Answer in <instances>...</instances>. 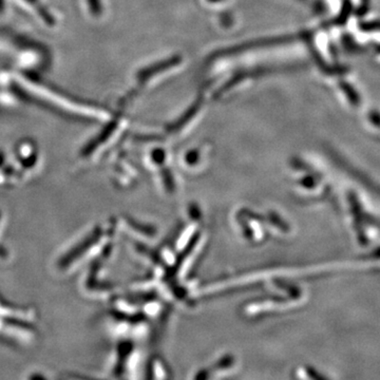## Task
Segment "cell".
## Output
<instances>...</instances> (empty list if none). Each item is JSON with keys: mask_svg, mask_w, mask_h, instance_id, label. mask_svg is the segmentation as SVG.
<instances>
[{"mask_svg": "<svg viewBox=\"0 0 380 380\" xmlns=\"http://www.w3.org/2000/svg\"><path fill=\"white\" fill-rule=\"evenodd\" d=\"M4 0H0V13H2V11H4Z\"/></svg>", "mask_w": 380, "mask_h": 380, "instance_id": "cell-4", "label": "cell"}, {"mask_svg": "<svg viewBox=\"0 0 380 380\" xmlns=\"http://www.w3.org/2000/svg\"><path fill=\"white\" fill-rule=\"evenodd\" d=\"M89 8L92 13L99 12V0H88Z\"/></svg>", "mask_w": 380, "mask_h": 380, "instance_id": "cell-3", "label": "cell"}, {"mask_svg": "<svg viewBox=\"0 0 380 380\" xmlns=\"http://www.w3.org/2000/svg\"><path fill=\"white\" fill-rule=\"evenodd\" d=\"M23 1H27L28 4H31V6H36V8H38V10L39 11V14L41 15V18H43V21H45L47 23H53L54 19L53 17L50 16L49 13L47 12V11L43 10L41 9V6H39V0H23Z\"/></svg>", "mask_w": 380, "mask_h": 380, "instance_id": "cell-2", "label": "cell"}, {"mask_svg": "<svg viewBox=\"0 0 380 380\" xmlns=\"http://www.w3.org/2000/svg\"><path fill=\"white\" fill-rule=\"evenodd\" d=\"M178 60H168V62H163V63H158V64H156V66L153 67V68H149L146 69V70H143L142 72L139 75V78L140 80H142L143 82L144 80H148L149 77L152 75H154V73L160 72V71L165 70V69L168 68L169 66H171V65L177 64Z\"/></svg>", "mask_w": 380, "mask_h": 380, "instance_id": "cell-1", "label": "cell"}, {"mask_svg": "<svg viewBox=\"0 0 380 380\" xmlns=\"http://www.w3.org/2000/svg\"><path fill=\"white\" fill-rule=\"evenodd\" d=\"M210 1H217V0H210Z\"/></svg>", "mask_w": 380, "mask_h": 380, "instance_id": "cell-5", "label": "cell"}]
</instances>
